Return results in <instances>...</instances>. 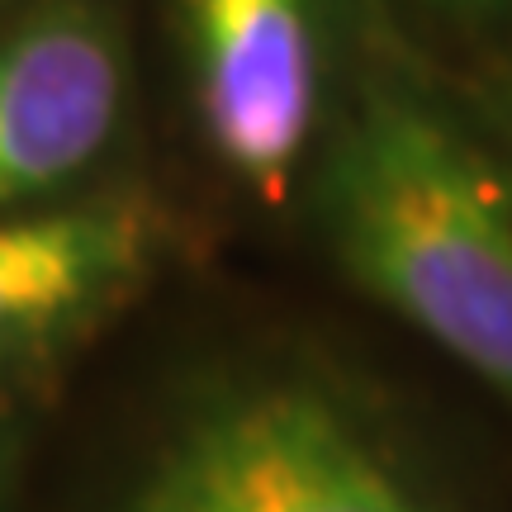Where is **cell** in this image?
<instances>
[{"instance_id":"ba28073f","label":"cell","mask_w":512,"mask_h":512,"mask_svg":"<svg viewBox=\"0 0 512 512\" xmlns=\"http://www.w3.org/2000/svg\"><path fill=\"white\" fill-rule=\"evenodd\" d=\"M484 5H494V0H484Z\"/></svg>"},{"instance_id":"8992f818","label":"cell","mask_w":512,"mask_h":512,"mask_svg":"<svg viewBox=\"0 0 512 512\" xmlns=\"http://www.w3.org/2000/svg\"><path fill=\"white\" fill-rule=\"evenodd\" d=\"M124 512H209V508H204L176 475H166L162 465H152V475H147L143 489L124 503Z\"/></svg>"},{"instance_id":"5b68a950","label":"cell","mask_w":512,"mask_h":512,"mask_svg":"<svg viewBox=\"0 0 512 512\" xmlns=\"http://www.w3.org/2000/svg\"><path fill=\"white\" fill-rule=\"evenodd\" d=\"M152 261L157 233L138 204L0 214V375L81 347L143 290Z\"/></svg>"},{"instance_id":"6da1fadb","label":"cell","mask_w":512,"mask_h":512,"mask_svg":"<svg viewBox=\"0 0 512 512\" xmlns=\"http://www.w3.org/2000/svg\"><path fill=\"white\" fill-rule=\"evenodd\" d=\"M342 271L512 403V195L437 110L370 91L323 176Z\"/></svg>"},{"instance_id":"52a82bcc","label":"cell","mask_w":512,"mask_h":512,"mask_svg":"<svg viewBox=\"0 0 512 512\" xmlns=\"http://www.w3.org/2000/svg\"><path fill=\"white\" fill-rule=\"evenodd\" d=\"M15 470H19V432L0 413V512L15 508Z\"/></svg>"},{"instance_id":"7a4b0ae2","label":"cell","mask_w":512,"mask_h":512,"mask_svg":"<svg viewBox=\"0 0 512 512\" xmlns=\"http://www.w3.org/2000/svg\"><path fill=\"white\" fill-rule=\"evenodd\" d=\"M157 465L209 512H441L332 389L294 375L214 389Z\"/></svg>"},{"instance_id":"277c9868","label":"cell","mask_w":512,"mask_h":512,"mask_svg":"<svg viewBox=\"0 0 512 512\" xmlns=\"http://www.w3.org/2000/svg\"><path fill=\"white\" fill-rule=\"evenodd\" d=\"M124 110L119 38L86 5H48L0 34V214L43 200L105 152Z\"/></svg>"},{"instance_id":"3957f363","label":"cell","mask_w":512,"mask_h":512,"mask_svg":"<svg viewBox=\"0 0 512 512\" xmlns=\"http://www.w3.org/2000/svg\"><path fill=\"white\" fill-rule=\"evenodd\" d=\"M204 138L233 176L280 204L313 128L318 62L304 0H185Z\"/></svg>"}]
</instances>
